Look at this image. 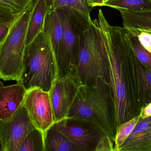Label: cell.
I'll list each match as a JSON object with an SVG mask.
<instances>
[{"mask_svg": "<svg viewBox=\"0 0 151 151\" xmlns=\"http://www.w3.org/2000/svg\"><path fill=\"white\" fill-rule=\"evenodd\" d=\"M17 16L7 9L0 5V24L11 23Z\"/></svg>", "mask_w": 151, "mask_h": 151, "instance_id": "25", "label": "cell"}, {"mask_svg": "<svg viewBox=\"0 0 151 151\" xmlns=\"http://www.w3.org/2000/svg\"><path fill=\"white\" fill-rule=\"evenodd\" d=\"M0 151H4L3 144H2V140H1V136H0Z\"/></svg>", "mask_w": 151, "mask_h": 151, "instance_id": "30", "label": "cell"}, {"mask_svg": "<svg viewBox=\"0 0 151 151\" xmlns=\"http://www.w3.org/2000/svg\"><path fill=\"white\" fill-rule=\"evenodd\" d=\"M45 151H78L62 132L51 126L44 133Z\"/></svg>", "mask_w": 151, "mask_h": 151, "instance_id": "16", "label": "cell"}, {"mask_svg": "<svg viewBox=\"0 0 151 151\" xmlns=\"http://www.w3.org/2000/svg\"><path fill=\"white\" fill-rule=\"evenodd\" d=\"M66 118L89 123L114 141L117 127L113 95L109 82L99 78L91 85H79Z\"/></svg>", "mask_w": 151, "mask_h": 151, "instance_id": "2", "label": "cell"}, {"mask_svg": "<svg viewBox=\"0 0 151 151\" xmlns=\"http://www.w3.org/2000/svg\"><path fill=\"white\" fill-rule=\"evenodd\" d=\"M5 86L4 84H3L1 81H0V87H2V86Z\"/></svg>", "mask_w": 151, "mask_h": 151, "instance_id": "31", "label": "cell"}, {"mask_svg": "<svg viewBox=\"0 0 151 151\" xmlns=\"http://www.w3.org/2000/svg\"><path fill=\"white\" fill-rule=\"evenodd\" d=\"M52 126L64 134L74 144L78 151H95L104 134L93 124L73 118H64Z\"/></svg>", "mask_w": 151, "mask_h": 151, "instance_id": "7", "label": "cell"}, {"mask_svg": "<svg viewBox=\"0 0 151 151\" xmlns=\"http://www.w3.org/2000/svg\"><path fill=\"white\" fill-rule=\"evenodd\" d=\"M150 116H151V103L150 102L141 110L139 117L140 118H144Z\"/></svg>", "mask_w": 151, "mask_h": 151, "instance_id": "28", "label": "cell"}, {"mask_svg": "<svg viewBox=\"0 0 151 151\" xmlns=\"http://www.w3.org/2000/svg\"><path fill=\"white\" fill-rule=\"evenodd\" d=\"M128 37L131 47L139 61L147 68L151 69V53L146 50L139 41L137 36L128 31Z\"/></svg>", "mask_w": 151, "mask_h": 151, "instance_id": "20", "label": "cell"}, {"mask_svg": "<svg viewBox=\"0 0 151 151\" xmlns=\"http://www.w3.org/2000/svg\"><path fill=\"white\" fill-rule=\"evenodd\" d=\"M35 128L22 104L9 118L0 121L4 151H19L26 136Z\"/></svg>", "mask_w": 151, "mask_h": 151, "instance_id": "8", "label": "cell"}, {"mask_svg": "<svg viewBox=\"0 0 151 151\" xmlns=\"http://www.w3.org/2000/svg\"><path fill=\"white\" fill-rule=\"evenodd\" d=\"M48 8L57 9L68 7L73 9L83 15L89 21H91V13L92 9L88 5L87 0H47Z\"/></svg>", "mask_w": 151, "mask_h": 151, "instance_id": "17", "label": "cell"}, {"mask_svg": "<svg viewBox=\"0 0 151 151\" xmlns=\"http://www.w3.org/2000/svg\"><path fill=\"white\" fill-rule=\"evenodd\" d=\"M77 65L83 84L91 85L99 78L109 82L107 54L98 19L80 35Z\"/></svg>", "mask_w": 151, "mask_h": 151, "instance_id": "5", "label": "cell"}, {"mask_svg": "<svg viewBox=\"0 0 151 151\" xmlns=\"http://www.w3.org/2000/svg\"><path fill=\"white\" fill-rule=\"evenodd\" d=\"M27 91L18 83L0 87V121L9 118L19 109Z\"/></svg>", "mask_w": 151, "mask_h": 151, "instance_id": "12", "label": "cell"}, {"mask_svg": "<svg viewBox=\"0 0 151 151\" xmlns=\"http://www.w3.org/2000/svg\"><path fill=\"white\" fill-rule=\"evenodd\" d=\"M139 118V116H136L123 124L118 128L115 137L114 151H116V149L122 145L124 141L131 133Z\"/></svg>", "mask_w": 151, "mask_h": 151, "instance_id": "21", "label": "cell"}, {"mask_svg": "<svg viewBox=\"0 0 151 151\" xmlns=\"http://www.w3.org/2000/svg\"><path fill=\"white\" fill-rule=\"evenodd\" d=\"M58 76L54 53L44 31L26 46L19 81L26 91L38 88L49 92Z\"/></svg>", "mask_w": 151, "mask_h": 151, "instance_id": "3", "label": "cell"}, {"mask_svg": "<svg viewBox=\"0 0 151 151\" xmlns=\"http://www.w3.org/2000/svg\"><path fill=\"white\" fill-rule=\"evenodd\" d=\"M128 9L151 10V0H109L101 6Z\"/></svg>", "mask_w": 151, "mask_h": 151, "instance_id": "19", "label": "cell"}, {"mask_svg": "<svg viewBox=\"0 0 151 151\" xmlns=\"http://www.w3.org/2000/svg\"><path fill=\"white\" fill-rule=\"evenodd\" d=\"M98 21L107 54L109 82L114 100L117 130L123 124L131 119L130 101L123 70L131 47L127 30L111 26L102 12L99 13Z\"/></svg>", "mask_w": 151, "mask_h": 151, "instance_id": "1", "label": "cell"}, {"mask_svg": "<svg viewBox=\"0 0 151 151\" xmlns=\"http://www.w3.org/2000/svg\"><path fill=\"white\" fill-rule=\"evenodd\" d=\"M88 5L91 7L101 6V4L106 2V0H87Z\"/></svg>", "mask_w": 151, "mask_h": 151, "instance_id": "29", "label": "cell"}, {"mask_svg": "<svg viewBox=\"0 0 151 151\" xmlns=\"http://www.w3.org/2000/svg\"><path fill=\"white\" fill-rule=\"evenodd\" d=\"M60 13L63 32L60 48L56 58L58 76L63 74L68 65H77L79 39L90 25V22L83 15L68 7L57 9Z\"/></svg>", "mask_w": 151, "mask_h": 151, "instance_id": "6", "label": "cell"}, {"mask_svg": "<svg viewBox=\"0 0 151 151\" xmlns=\"http://www.w3.org/2000/svg\"><path fill=\"white\" fill-rule=\"evenodd\" d=\"M34 3L33 0L17 15L10 24L6 37L0 42V78L5 81H19Z\"/></svg>", "mask_w": 151, "mask_h": 151, "instance_id": "4", "label": "cell"}, {"mask_svg": "<svg viewBox=\"0 0 151 151\" xmlns=\"http://www.w3.org/2000/svg\"><path fill=\"white\" fill-rule=\"evenodd\" d=\"M10 24H0V42L4 38L8 32Z\"/></svg>", "mask_w": 151, "mask_h": 151, "instance_id": "27", "label": "cell"}, {"mask_svg": "<svg viewBox=\"0 0 151 151\" xmlns=\"http://www.w3.org/2000/svg\"><path fill=\"white\" fill-rule=\"evenodd\" d=\"M77 89L66 75L57 78L54 83L49 92L55 123L67 117Z\"/></svg>", "mask_w": 151, "mask_h": 151, "instance_id": "10", "label": "cell"}, {"mask_svg": "<svg viewBox=\"0 0 151 151\" xmlns=\"http://www.w3.org/2000/svg\"><path fill=\"white\" fill-rule=\"evenodd\" d=\"M23 105L35 128L44 133L54 124L49 92L38 88L27 91Z\"/></svg>", "mask_w": 151, "mask_h": 151, "instance_id": "9", "label": "cell"}, {"mask_svg": "<svg viewBox=\"0 0 151 151\" xmlns=\"http://www.w3.org/2000/svg\"><path fill=\"white\" fill-rule=\"evenodd\" d=\"M123 19V28L138 36L142 32H151V10L117 8Z\"/></svg>", "mask_w": 151, "mask_h": 151, "instance_id": "13", "label": "cell"}, {"mask_svg": "<svg viewBox=\"0 0 151 151\" xmlns=\"http://www.w3.org/2000/svg\"><path fill=\"white\" fill-rule=\"evenodd\" d=\"M112 140L107 135L104 134L101 138L94 151H114Z\"/></svg>", "mask_w": 151, "mask_h": 151, "instance_id": "24", "label": "cell"}, {"mask_svg": "<svg viewBox=\"0 0 151 151\" xmlns=\"http://www.w3.org/2000/svg\"><path fill=\"white\" fill-rule=\"evenodd\" d=\"M19 151H45L44 133L35 128L24 139Z\"/></svg>", "mask_w": 151, "mask_h": 151, "instance_id": "18", "label": "cell"}, {"mask_svg": "<svg viewBox=\"0 0 151 151\" xmlns=\"http://www.w3.org/2000/svg\"><path fill=\"white\" fill-rule=\"evenodd\" d=\"M139 78L140 86L143 91L147 94H151V70L139 62Z\"/></svg>", "mask_w": 151, "mask_h": 151, "instance_id": "23", "label": "cell"}, {"mask_svg": "<svg viewBox=\"0 0 151 151\" xmlns=\"http://www.w3.org/2000/svg\"><path fill=\"white\" fill-rule=\"evenodd\" d=\"M33 0H0V5L14 14L22 13Z\"/></svg>", "mask_w": 151, "mask_h": 151, "instance_id": "22", "label": "cell"}, {"mask_svg": "<svg viewBox=\"0 0 151 151\" xmlns=\"http://www.w3.org/2000/svg\"><path fill=\"white\" fill-rule=\"evenodd\" d=\"M48 10L47 0H35L34 8L30 19L26 37V46L42 31Z\"/></svg>", "mask_w": 151, "mask_h": 151, "instance_id": "15", "label": "cell"}, {"mask_svg": "<svg viewBox=\"0 0 151 151\" xmlns=\"http://www.w3.org/2000/svg\"><path fill=\"white\" fill-rule=\"evenodd\" d=\"M116 151H151V116L139 118L131 133Z\"/></svg>", "mask_w": 151, "mask_h": 151, "instance_id": "11", "label": "cell"}, {"mask_svg": "<svg viewBox=\"0 0 151 151\" xmlns=\"http://www.w3.org/2000/svg\"><path fill=\"white\" fill-rule=\"evenodd\" d=\"M137 37L141 45L151 53V32H142Z\"/></svg>", "mask_w": 151, "mask_h": 151, "instance_id": "26", "label": "cell"}, {"mask_svg": "<svg viewBox=\"0 0 151 151\" xmlns=\"http://www.w3.org/2000/svg\"><path fill=\"white\" fill-rule=\"evenodd\" d=\"M43 30L48 36L56 60L61 45L63 28L57 9L48 8Z\"/></svg>", "mask_w": 151, "mask_h": 151, "instance_id": "14", "label": "cell"}]
</instances>
